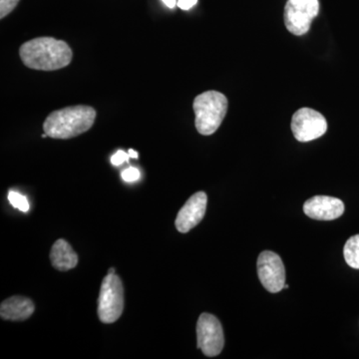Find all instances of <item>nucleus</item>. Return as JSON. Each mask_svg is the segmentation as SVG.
I'll return each mask as SVG.
<instances>
[{"mask_svg":"<svg viewBox=\"0 0 359 359\" xmlns=\"http://www.w3.org/2000/svg\"><path fill=\"white\" fill-rule=\"evenodd\" d=\"M20 55L30 69L54 71L65 68L72 61L69 45L53 37H39L21 45Z\"/></svg>","mask_w":359,"mask_h":359,"instance_id":"nucleus-1","label":"nucleus"},{"mask_svg":"<svg viewBox=\"0 0 359 359\" xmlns=\"http://www.w3.org/2000/svg\"><path fill=\"white\" fill-rule=\"evenodd\" d=\"M96 119V111L86 105L70 106L53 111L43 123L44 133L53 139L74 138L88 131Z\"/></svg>","mask_w":359,"mask_h":359,"instance_id":"nucleus-2","label":"nucleus"},{"mask_svg":"<svg viewBox=\"0 0 359 359\" xmlns=\"http://www.w3.org/2000/svg\"><path fill=\"white\" fill-rule=\"evenodd\" d=\"M193 108L196 129L200 134L210 136L219 129L226 117L228 99L221 92L210 90L196 97Z\"/></svg>","mask_w":359,"mask_h":359,"instance_id":"nucleus-3","label":"nucleus"},{"mask_svg":"<svg viewBox=\"0 0 359 359\" xmlns=\"http://www.w3.org/2000/svg\"><path fill=\"white\" fill-rule=\"evenodd\" d=\"M124 309V289L121 278L108 273L101 285L98 299V318L104 323L119 320Z\"/></svg>","mask_w":359,"mask_h":359,"instance_id":"nucleus-4","label":"nucleus"},{"mask_svg":"<svg viewBox=\"0 0 359 359\" xmlns=\"http://www.w3.org/2000/svg\"><path fill=\"white\" fill-rule=\"evenodd\" d=\"M320 13L318 0H287L283 20L287 30L297 36L306 34Z\"/></svg>","mask_w":359,"mask_h":359,"instance_id":"nucleus-5","label":"nucleus"},{"mask_svg":"<svg viewBox=\"0 0 359 359\" xmlns=\"http://www.w3.org/2000/svg\"><path fill=\"white\" fill-rule=\"evenodd\" d=\"M198 348L208 358H215L223 351V327L216 316L202 313L197 323Z\"/></svg>","mask_w":359,"mask_h":359,"instance_id":"nucleus-6","label":"nucleus"},{"mask_svg":"<svg viewBox=\"0 0 359 359\" xmlns=\"http://www.w3.org/2000/svg\"><path fill=\"white\" fill-rule=\"evenodd\" d=\"M327 122L323 114L311 108H302L292 118V131L299 142L316 140L327 133Z\"/></svg>","mask_w":359,"mask_h":359,"instance_id":"nucleus-7","label":"nucleus"},{"mask_svg":"<svg viewBox=\"0 0 359 359\" xmlns=\"http://www.w3.org/2000/svg\"><path fill=\"white\" fill-rule=\"evenodd\" d=\"M257 276L264 289L276 294L285 287V269L280 257L271 250H264L257 259Z\"/></svg>","mask_w":359,"mask_h":359,"instance_id":"nucleus-8","label":"nucleus"},{"mask_svg":"<svg viewBox=\"0 0 359 359\" xmlns=\"http://www.w3.org/2000/svg\"><path fill=\"white\" fill-rule=\"evenodd\" d=\"M208 197L204 192L194 194L180 210L175 226L180 233H188L201 223L207 210Z\"/></svg>","mask_w":359,"mask_h":359,"instance_id":"nucleus-9","label":"nucleus"},{"mask_svg":"<svg viewBox=\"0 0 359 359\" xmlns=\"http://www.w3.org/2000/svg\"><path fill=\"white\" fill-rule=\"evenodd\" d=\"M306 216L318 221H332L341 217L344 212V204L337 198L328 196H314L304 205Z\"/></svg>","mask_w":359,"mask_h":359,"instance_id":"nucleus-10","label":"nucleus"},{"mask_svg":"<svg viewBox=\"0 0 359 359\" xmlns=\"http://www.w3.org/2000/svg\"><path fill=\"white\" fill-rule=\"evenodd\" d=\"M34 311L35 306L32 299L15 295L2 302L0 316L6 320H25L32 316Z\"/></svg>","mask_w":359,"mask_h":359,"instance_id":"nucleus-11","label":"nucleus"},{"mask_svg":"<svg viewBox=\"0 0 359 359\" xmlns=\"http://www.w3.org/2000/svg\"><path fill=\"white\" fill-rule=\"evenodd\" d=\"M52 266L61 271L74 269L78 264V256L65 240L56 241L50 252Z\"/></svg>","mask_w":359,"mask_h":359,"instance_id":"nucleus-12","label":"nucleus"},{"mask_svg":"<svg viewBox=\"0 0 359 359\" xmlns=\"http://www.w3.org/2000/svg\"><path fill=\"white\" fill-rule=\"evenodd\" d=\"M344 256L351 268L359 269V235L349 238L344 245Z\"/></svg>","mask_w":359,"mask_h":359,"instance_id":"nucleus-13","label":"nucleus"},{"mask_svg":"<svg viewBox=\"0 0 359 359\" xmlns=\"http://www.w3.org/2000/svg\"><path fill=\"white\" fill-rule=\"evenodd\" d=\"M8 201L13 205V207L20 210L21 212H26L29 211V203H28L26 197L21 195V194L11 191L8 193Z\"/></svg>","mask_w":359,"mask_h":359,"instance_id":"nucleus-14","label":"nucleus"},{"mask_svg":"<svg viewBox=\"0 0 359 359\" xmlns=\"http://www.w3.org/2000/svg\"><path fill=\"white\" fill-rule=\"evenodd\" d=\"M20 0H0V18H4L13 13Z\"/></svg>","mask_w":359,"mask_h":359,"instance_id":"nucleus-15","label":"nucleus"},{"mask_svg":"<svg viewBox=\"0 0 359 359\" xmlns=\"http://www.w3.org/2000/svg\"><path fill=\"white\" fill-rule=\"evenodd\" d=\"M140 171H139L137 168L131 167L128 168V169L124 170L122 172V179L124 180L125 182H128V183H132V182H136L137 180L140 179Z\"/></svg>","mask_w":359,"mask_h":359,"instance_id":"nucleus-16","label":"nucleus"},{"mask_svg":"<svg viewBox=\"0 0 359 359\" xmlns=\"http://www.w3.org/2000/svg\"><path fill=\"white\" fill-rule=\"evenodd\" d=\"M130 156L125 153L124 151L119 150L116 154L113 155L111 157V163H112L114 166H120L124 162H128Z\"/></svg>","mask_w":359,"mask_h":359,"instance_id":"nucleus-17","label":"nucleus"},{"mask_svg":"<svg viewBox=\"0 0 359 359\" xmlns=\"http://www.w3.org/2000/svg\"><path fill=\"white\" fill-rule=\"evenodd\" d=\"M198 0H178L177 6L182 9V11H189L197 4Z\"/></svg>","mask_w":359,"mask_h":359,"instance_id":"nucleus-18","label":"nucleus"},{"mask_svg":"<svg viewBox=\"0 0 359 359\" xmlns=\"http://www.w3.org/2000/svg\"><path fill=\"white\" fill-rule=\"evenodd\" d=\"M162 1L164 2L169 8H174V7L177 6V2H178L177 0H162Z\"/></svg>","mask_w":359,"mask_h":359,"instance_id":"nucleus-19","label":"nucleus"},{"mask_svg":"<svg viewBox=\"0 0 359 359\" xmlns=\"http://www.w3.org/2000/svg\"><path fill=\"white\" fill-rule=\"evenodd\" d=\"M128 154L130 156V158H134V159H137L138 158V153L136 152V151L132 150V149H130Z\"/></svg>","mask_w":359,"mask_h":359,"instance_id":"nucleus-20","label":"nucleus"},{"mask_svg":"<svg viewBox=\"0 0 359 359\" xmlns=\"http://www.w3.org/2000/svg\"><path fill=\"white\" fill-rule=\"evenodd\" d=\"M108 273H116L114 268H110L109 271H108Z\"/></svg>","mask_w":359,"mask_h":359,"instance_id":"nucleus-21","label":"nucleus"}]
</instances>
